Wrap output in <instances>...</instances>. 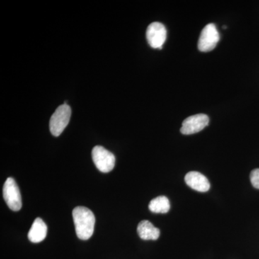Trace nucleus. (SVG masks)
<instances>
[{
    "label": "nucleus",
    "instance_id": "6",
    "mask_svg": "<svg viewBox=\"0 0 259 259\" xmlns=\"http://www.w3.org/2000/svg\"><path fill=\"white\" fill-rule=\"evenodd\" d=\"M209 117L205 114H197L187 117L182 122L180 131L184 135L197 134L207 127L209 124Z\"/></svg>",
    "mask_w": 259,
    "mask_h": 259
},
{
    "label": "nucleus",
    "instance_id": "9",
    "mask_svg": "<svg viewBox=\"0 0 259 259\" xmlns=\"http://www.w3.org/2000/svg\"><path fill=\"white\" fill-rule=\"evenodd\" d=\"M48 228L41 218H37L32 223L28 233V239L32 243H40L45 239L47 235Z\"/></svg>",
    "mask_w": 259,
    "mask_h": 259
},
{
    "label": "nucleus",
    "instance_id": "7",
    "mask_svg": "<svg viewBox=\"0 0 259 259\" xmlns=\"http://www.w3.org/2000/svg\"><path fill=\"white\" fill-rule=\"evenodd\" d=\"M146 37L151 47L161 49L166 40V29L163 24L154 22L148 27Z\"/></svg>",
    "mask_w": 259,
    "mask_h": 259
},
{
    "label": "nucleus",
    "instance_id": "4",
    "mask_svg": "<svg viewBox=\"0 0 259 259\" xmlns=\"http://www.w3.org/2000/svg\"><path fill=\"white\" fill-rule=\"evenodd\" d=\"M3 197L8 207L13 211L22 208V198L20 190L14 179L9 177L3 187Z\"/></svg>",
    "mask_w": 259,
    "mask_h": 259
},
{
    "label": "nucleus",
    "instance_id": "10",
    "mask_svg": "<svg viewBox=\"0 0 259 259\" xmlns=\"http://www.w3.org/2000/svg\"><path fill=\"white\" fill-rule=\"evenodd\" d=\"M137 232L140 238L144 241H156L160 236L159 229L148 221H143L139 223Z\"/></svg>",
    "mask_w": 259,
    "mask_h": 259
},
{
    "label": "nucleus",
    "instance_id": "8",
    "mask_svg": "<svg viewBox=\"0 0 259 259\" xmlns=\"http://www.w3.org/2000/svg\"><path fill=\"white\" fill-rule=\"evenodd\" d=\"M186 184L197 192H206L210 188L207 177L197 171H190L187 174L185 178Z\"/></svg>",
    "mask_w": 259,
    "mask_h": 259
},
{
    "label": "nucleus",
    "instance_id": "3",
    "mask_svg": "<svg viewBox=\"0 0 259 259\" xmlns=\"http://www.w3.org/2000/svg\"><path fill=\"white\" fill-rule=\"evenodd\" d=\"M92 156L95 166L103 173L111 171L115 167V157L113 153L102 146H95L92 152Z\"/></svg>",
    "mask_w": 259,
    "mask_h": 259
},
{
    "label": "nucleus",
    "instance_id": "1",
    "mask_svg": "<svg viewBox=\"0 0 259 259\" xmlns=\"http://www.w3.org/2000/svg\"><path fill=\"white\" fill-rule=\"evenodd\" d=\"M76 236L79 239H90L95 230V217L90 209L84 207H75L72 212Z\"/></svg>",
    "mask_w": 259,
    "mask_h": 259
},
{
    "label": "nucleus",
    "instance_id": "12",
    "mask_svg": "<svg viewBox=\"0 0 259 259\" xmlns=\"http://www.w3.org/2000/svg\"><path fill=\"white\" fill-rule=\"evenodd\" d=\"M250 180L252 185L259 190V168H255L250 172Z\"/></svg>",
    "mask_w": 259,
    "mask_h": 259
},
{
    "label": "nucleus",
    "instance_id": "5",
    "mask_svg": "<svg viewBox=\"0 0 259 259\" xmlns=\"http://www.w3.org/2000/svg\"><path fill=\"white\" fill-rule=\"evenodd\" d=\"M220 40V34L215 25L209 23L201 32L198 41L199 50L202 52L212 51Z\"/></svg>",
    "mask_w": 259,
    "mask_h": 259
},
{
    "label": "nucleus",
    "instance_id": "11",
    "mask_svg": "<svg viewBox=\"0 0 259 259\" xmlns=\"http://www.w3.org/2000/svg\"><path fill=\"white\" fill-rule=\"evenodd\" d=\"M170 202L165 196H159L151 201L148 208L154 213H167L169 211Z\"/></svg>",
    "mask_w": 259,
    "mask_h": 259
},
{
    "label": "nucleus",
    "instance_id": "2",
    "mask_svg": "<svg viewBox=\"0 0 259 259\" xmlns=\"http://www.w3.org/2000/svg\"><path fill=\"white\" fill-rule=\"evenodd\" d=\"M71 115V107L67 104L60 105L56 109V111L51 116L49 123L51 133L53 136L58 137L62 134L69 124Z\"/></svg>",
    "mask_w": 259,
    "mask_h": 259
}]
</instances>
